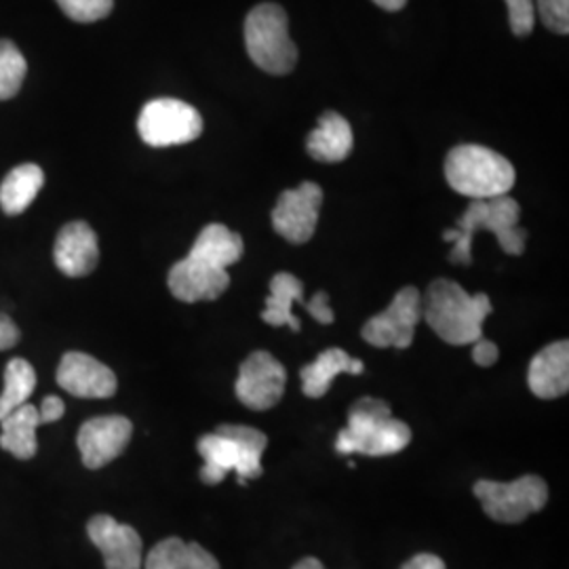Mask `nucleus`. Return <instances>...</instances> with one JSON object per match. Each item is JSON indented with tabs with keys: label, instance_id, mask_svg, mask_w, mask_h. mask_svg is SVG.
Returning a JSON list of instances; mask_svg holds the SVG:
<instances>
[{
	"label": "nucleus",
	"instance_id": "nucleus-1",
	"mask_svg": "<svg viewBox=\"0 0 569 569\" xmlns=\"http://www.w3.org/2000/svg\"><path fill=\"white\" fill-rule=\"evenodd\" d=\"M243 239L224 224L204 226L190 253L169 270V291L186 305L213 302L228 284V266L243 258Z\"/></svg>",
	"mask_w": 569,
	"mask_h": 569
},
{
	"label": "nucleus",
	"instance_id": "nucleus-2",
	"mask_svg": "<svg viewBox=\"0 0 569 569\" xmlns=\"http://www.w3.org/2000/svg\"><path fill=\"white\" fill-rule=\"evenodd\" d=\"M521 207L505 194L486 201H472L460 216L456 228L443 232V239L453 243L449 253L451 264L470 266L472 262V239L486 230L491 232L505 253L521 256L528 243V230L519 226Z\"/></svg>",
	"mask_w": 569,
	"mask_h": 569
},
{
	"label": "nucleus",
	"instance_id": "nucleus-3",
	"mask_svg": "<svg viewBox=\"0 0 569 569\" xmlns=\"http://www.w3.org/2000/svg\"><path fill=\"white\" fill-rule=\"evenodd\" d=\"M493 306L488 293L470 296L465 287L449 279H437L422 296V319L451 346H467L483 338V321Z\"/></svg>",
	"mask_w": 569,
	"mask_h": 569
},
{
	"label": "nucleus",
	"instance_id": "nucleus-4",
	"mask_svg": "<svg viewBox=\"0 0 569 569\" xmlns=\"http://www.w3.org/2000/svg\"><path fill=\"white\" fill-rule=\"evenodd\" d=\"M411 443V428L392 418L382 399L363 397L348 411V425L340 430L338 453H361L369 458L395 456Z\"/></svg>",
	"mask_w": 569,
	"mask_h": 569
},
{
	"label": "nucleus",
	"instance_id": "nucleus-5",
	"mask_svg": "<svg viewBox=\"0 0 569 569\" xmlns=\"http://www.w3.org/2000/svg\"><path fill=\"white\" fill-rule=\"evenodd\" d=\"M449 186L472 201H486L509 194L517 180L509 159L479 143H462L446 159Z\"/></svg>",
	"mask_w": 569,
	"mask_h": 569
},
{
	"label": "nucleus",
	"instance_id": "nucleus-6",
	"mask_svg": "<svg viewBox=\"0 0 569 569\" xmlns=\"http://www.w3.org/2000/svg\"><path fill=\"white\" fill-rule=\"evenodd\" d=\"M244 47L251 61L268 74L283 77L298 63V47L289 37V20L283 7L274 2L258 4L244 20Z\"/></svg>",
	"mask_w": 569,
	"mask_h": 569
},
{
	"label": "nucleus",
	"instance_id": "nucleus-7",
	"mask_svg": "<svg viewBox=\"0 0 569 569\" xmlns=\"http://www.w3.org/2000/svg\"><path fill=\"white\" fill-rule=\"evenodd\" d=\"M472 493L481 500L489 519L507 526L526 521L549 502V486L538 475H526L510 483L483 479L472 486Z\"/></svg>",
	"mask_w": 569,
	"mask_h": 569
},
{
	"label": "nucleus",
	"instance_id": "nucleus-8",
	"mask_svg": "<svg viewBox=\"0 0 569 569\" xmlns=\"http://www.w3.org/2000/svg\"><path fill=\"white\" fill-rule=\"evenodd\" d=\"M140 138L152 148L194 142L203 133V119L190 103L161 98L146 103L138 119Z\"/></svg>",
	"mask_w": 569,
	"mask_h": 569
},
{
	"label": "nucleus",
	"instance_id": "nucleus-9",
	"mask_svg": "<svg viewBox=\"0 0 569 569\" xmlns=\"http://www.w3.org/2000/svg\"><path fill=\"white\" fill-rule=\"evenodd\" d=\"M422 321V293L416 287H403L385 312L367 321L361 336L376 348H409L416 327Z\"/></svg>",
	"mask_w": 569,
	"mask_h": 569
},
{
	"label": "nucleus",
	"instance_id": "nucleus-10",
	"mask_svg": "<svg viewBox=\"0 0 569 569\" xmlns=\"http://www.w3.org/2000/svg\"><path fill=\"white\" fill-rule=\"evenodd\" d=\"M287 371L270 352H251L239 369L237 397L244 407L253 411H266L277 406L284 395Z\"/></svg>",
	"mask_w": 569,
	"mask_h": 569
},
{
	"label": "nucleus",
	"instance_id": "nucleus-11",
	"mask_svg": "<svg viewBox=\"0 0 569 569\" xmlns=\"http://www.w3.org/2000/svg\"><path fill=\"white\" fill-rule=\"evenodd\" d=\"M323 190L315 182H305L296 190H284L272 209V226L293 244L308 243L319 224Z\"/></svg>",
	"mask_w": 569,
	"mask_h": 569
},
{
	"label": "nucleus",
	"instance_id": "nucleus-12",
	"mask_svg": "<svg viewBox=\"0 0 569 569\" xmlns=\"http://www.w3.org/2000/svg\"><path fill=\"white\" fill-rule=\"evenodd\" d=\"M133 425L124 416H100L82 425L77 437L82 465L98 470L117 460L129 446Z\"/></svg>",
	"mask_w": 569,
	"mask_h": 569
},
{
	"label": "nucleus",
	"instance_id": "nucleus-13",
	"mask_svg": "<svg viewBox=\"0 0 569 569\" xmlns=\"http://www.w3.org/2000/svg\"><path fill=\"white\" fill-rule=\"evenodd\" d=\"M89 540L102 552L106 569H142L143 545L131 526L119 523L110 515H96L87 523Z\"/></svg>",
	"mask_w": 569,
	"mask_h": 569
},
{
	"label": "nucleus",
	"instance_id": "nucleus-14",
	"mask_svg": "<svg viewBox=\"0 0 569 569\" xmlns=\"http://www.w3.org/2000/svg\"><path fill=\"white\" fill-rule=\"evenodd\" d=\"M56 378L68 395L79 399H110L119 388L114 371L84 352H66Z\"/></svg>",
	"mask_w": 569,
	"mask_h": 569
},
{
	"label": "nucleus",
	"instance_id": "nucleus-15",
	"mask_svg": "<svg viewBox=\"0 0 569 569\" xmlns=\"http://www.w3.org/2000/svg\"><path fill=\"white\" fill-rule=\"evenodd\" d=\"M56 266L66 277L79 279L96 270L100 262L98 234L87 222H70L63 226L53 247Z\"/></svg>",
	"mask_w": 569,
	"mask_h": 569
},
{
	"label": "nucleus",
	"instance_id": "nucleus-16",
	"mask_svg": "<svg viewBox=\"0 0 569 569\" xmlns=\"http://www.w3.org/2000/svg\"><path fill=\"white\" fill-rule=\"evenodd\" d=\"M529 390L538 399H557L569 390L568 340L545 346L533 359L528 371Z\"/></svg>",
	"mask_w": 569,
	"mask_h": 569
},
{
	"label": "nucleus",
	"instance_id": "nucleus-17",
	"mask_svg": "<svg viewBox=\"0 0 569 569\" xmlns=\"http://www.w3.org/2000/svg\"><path fill=\"white\" fill-rule=\"evenodd\" d=\"M355 138L352 127L342 114L327 110L319 119L317 129L308 136L306 150L315 161L321 163H340L352 152Z\"/></svg>",
	"mask_w": 569,
	"mask_h": 569
},
{
	"label": "nucleus",
	"instance_id": "nucleus-18",
	"mask_svg": "<svg viewBox=\"0 0 569 569\" xmlns=\"http://www.w3.org/2000/svg\"><path fill=\"white\" fill-rule=\"evenodd\" d=\"M363 361L352 359L342 348H329L317 357L315 363H308L302 367L300 378H302V390L306 397L310 399H321L326 397L331 388V382L340 373H363Z\"/></svg>",
	"mask_w": 569,
	"mask_h": 569
},
{
	"label": "nucleus",
	"instance_id": "nucleus-19",
	"mask_svg": "<svg viewBox=\"0 0 569 569\" xmlns=\"http://www.w3.org/2000/svg\"><path fill=\"white\" fill-rule=\"evenodd\" d=\"M143 569H222L218 559L197 542L164 538L143 559Z\"/></svg>",
	"mask_w": 569,
	"mask_h": 569
},
{
	"label": "nucleus",
	"instance_id": "nucleus-20",
	"mask_svg": "<svg viewBox=\"0 0 569 569\" xmlns=\"http://www.w3.org/2000/svg\"><path fill=\"white\" fill-rule=\"evenodd\" d=\"M0 427H2L0 448L16 456L18 460H30L37 456V449H39L37 430L41 427L37 407L32 403H23L16 411H11L7 418H2Z\"/></svg>",
	"mask_w": 569,
	"mask_h": 569
},
{
	"label": "nucleus",
	"instance_id": "nucleus-21",
	"mask_svg": "<svg viewBox=\"0 0 569 569\" xmlns=\"http://www.w3.org/2000/svg\"><path fill=\"white\" fill-rule=\"evenodd\" d=\"M293 302H302L305 300V284L302 281L291 274V272H279L272 277L270 281V296L266 300V310L262 312L268 326L272 327H291L293 331H300L302 323L300 319L293 315L291 306Z\"/></svg>",
	"mask_w": 569,
	"mask_h": 569
},
{
	"label": "nucleus",
	"instance_id": "nucleus-22",
	"mask_svg": "<svg viewBox=\"0 0 569 569\" xmlns=\"http://www.w3.org/2000/svg\"><path fill=\"white\" fill-rule=\"evenodd\" d=\"M44 183L41 167L34 163L20 164L7 173L0 183V207L7 216H20L30 204Z\"/></svg>",
	"mask_w": 569,
	"mask_h": 569
},
{
	"label": "nucleus",
	"instance_id": "nucleus-23",
	"mask_svg": "<svg viewBox=\"0 0 569 569\" xmlns=\"http://www.w3.org/2000/svg\"><path fill=\"white\" fill-rule=\"evenodd\" d=\"M199 453L203 456L204 465L201 468V481L204 486H218L226 479L230 470H237L241 453L239 446L226 437L222 432H211L203 435L199 439Z\"/></svg>",
	"mask_w": 569,
	"mask_h": 569
},
{
	"label": "nucleus",
	"instance_id": "nucleus-24",
	"mask_svg": "<svg viewBox=\"0 0 569 569\" xmlns=\"http://www.w3.org/2000/svg\"><path fill=\"white\" fill-rule=\"evenodd\" d=\"M218 432L230 437L239 446L241 460L234 470L239 475V481L244 483L247 479L262 477V456L268 446L264 432L258 428L243 427V425H224L218 428Z\"/></svg>",
	"mask_w": 569,
	"mask_h": 569
},
{
	"label": "nucleus",
	"instance_id": "nucleus-25",
	"mask_svg": "<svg viewBox=\"0 0 569 569\" xmlns=\"http://www.w3.org/2000/svg\"><path fill=\"white\" fill-rule=\"evenodd\" d=\"M37 388V371L26 359H11L4 369V388L0 395V420L28 403Z\"/></svg>",
	"mask_w": 569,
	"mask_h": 569
},
{
	"label": "nucleus",
	"instance_id": "nucleus-26",
	"mask_svg": "<svg viewBox=\"0 0 569 569\" xmlns=\"http://www.w3.org/2000/svg\"><path fill=\"white\" fill-rule=\"evenodd\" d=\"M28 72V63L20 49L11 41H0V102H7L20 93Z\"/></svg>",
	"mask_w": 569,
	"mask_h": 569
},
{
	"label": "nucleus",
	"instance_id": "nucleus-27",
	"mask_svg": "<svg viewBox=\"0 0 569 569\" xmlns=\"http://www.w3.org/2000/svg\"><path fill=\"white\" fill-rule=\"evenodd\" d=\"M56 2L70 20L79 23L103 20L112 13V7H114V0H56Z\"/></svg>",
	"mask_w": 569,
	"mask_h": 569
},
{
	"label": "nucleus",
	"instance_id": "nucleus-28",
	"mask_svg": "<svg viewBox=\"0 0 569 569\" xmlns=\"http://www.w3.org/2000/svg\"><path fill=\"white\" fill-rule=\"evenodd\" d=\"M536 16L555 34L569 32V0H533Z\"/></svg>",
	"mask_w": 569,
	"mask_h": 569
},
{
	"label": "nucleus",
	"instance_id": "nucleus-29",
	"mask_svg": "<svg viewBox=\"0 0 569 569\" xmlns=\"http://www.w3.org/2000/svg\"><path fill=\"white\" fill-rule=\"evenodd\" d=\"M509 7L510 30L517 37H528L536 23V7L533 0H507Z\"/></svg>",
	"mask_w": 569,
	"mask_h": 569
},
{
	"label": "nucleus",
	"instance_id": "nucleus-30",
	"mask_svg": "<svg viewBox=\"0 0 569 569\" xmlns=\"http://www.w3.org/2000/svg\"><path fill=\"white\" fill-rule=\"evenodd\" d=\"M306 308H308V312L312 315V319H317L319 323H323V326H331L333 323V319H336V315H333V310L329 308V296H327L326 291H319L310 302H306Z\"/></svg>",
	"mask_w": 569,
	"mask_h": 569
},
{
	"label": "nucleus",
	"instance_id": "nucleus-31",
	"mask_svg": "<svg viewBox=\"0 0 569 569\" xmlns=\"http://www.w3.org/2000/svg\"><path fill=\"white\" fill-rule=\"evenodd\" d=\"M500 352L498 346L489 342L486 338H479L477 342H472V361L479 367H491L498 361Z\"/></svg>",
	"mask_w": 569,
	"mask_h": 569
},
{
	"label": "nucleus",
	"instance_id": "nucleus-32",
	"mask_svg": "<svg viewBox=\"0 0 569 569\" xmlns=\"http://www.w3.org/2000/svg\"><path fill=\"white\" fill-rule=\"evenodd\" d=\"M20 329L11 321V317L0 312V350L13 348V346L20 342Z\"/></svg>",
	"mask_w": 569,
	"mask_h": 569
},
{
	"label": "nucleus",
	"instance_id": "nucleus-33",
	"mask_svg": "<svg viewBox=\"0 0 569 569\" xmlns=\"http://www.w3.org/2000/svg\"><path fill=\"white\" fill-rule=\"evenodd\" d=\"M63 411H66V406H63V401H61L60 397H44V399H42L41 409H39L41 425L58 422V420H61Z\"/></svg>",
	"mask_w": 569,
	"mask_h": 569
},
{
	"label": "nucleus",
	"instance_id": "nucleus-34",
	"mask_svg": "<svg viewBox=\"0 0 569 569\" xmlns=\"http://www.w3.org/2000/svg\"><path fill=\"white\" fill-rule=\"evenodd\" d=\"M401 569H448L443 559L437 557V555H430V552H420L416 557H411L407 563H403Z\"/></svg>",
	"mask_w": 569,
	"mask_h": 569
},
{
	"label": "nucleus",
	"instance_id": "nucleus-35",
	"mask_svg": "<svg viewBox=\"0 0 569 569\" xmlns=\"http://www.w3.org/2000/svg\"><path fill=\"white\" fill-rule=\"evenodd\" d=\"M373 2L385 11H401L406 7L407 0H373Z\"/></svg>",
	"mask_w": 569,
	"mask_h": 569
},
{
	"label": "nucleus",
	"instance_id": "nucleus-36",
	"mask_svg": "<svg viewBox=\"0 0 569 569\" xmlns=\"http://www.w3.org/2000/svg\"><path fill=\"white\" fill-rule=\"evenodd\" d=\"M291 569H326L323 563L317 557H306L302 561H298Z\"/></svg>",
	"mask_w": 569,
	"mask_h": 569
}]
</instances>
